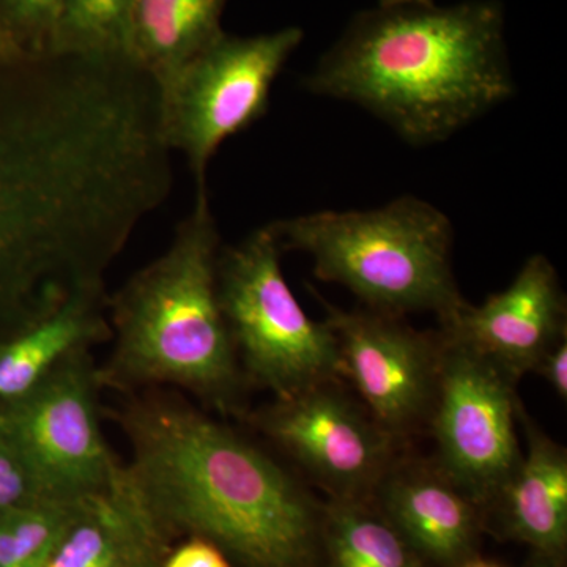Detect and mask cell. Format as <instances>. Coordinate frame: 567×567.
I'll return each mask as SVG.
<instances>
[{
    "label": "cell",
    "mask_w": 567,
    "mask_h": 567,
    "mask_svg": "<svg viewBox=\"0 0 567 567\" xmlns=\"http://www.w3.org/2000/svg\"><path fill=\"white\" fill-rule=\"evenodd\" d=\"M268 227L281 251L308 254L317 279L341 284L371 311H431L443 322L465 303L451 262L450 218L417 197L368 212L308 213Z\"/></svg>",
    "instance_id": "5b68a950"
},
{
    "label": "cell",
    "mask_w": 567,
    "mask_h": 567,
    "mask_svg": "<svg viewBox=\"0 0 567 567\" xmlns=\"http://www.w3.org/2000/svg\"><path fill=\"white\" fill-rule=\"evenodd\" d=\"M535 371L539 372L550 386L557 391L559 398L567 395V336L559 339L557 344L551 347L543 360L536 365Z\"/></svg>",
    "instance_id": "603a6c76"
},
{
    "label": "cell",
    "mask_w": 567,
    "mask_h": 567,
    "mask_svg": "<svg viewBox=\"0 0 567 567\" xmlns=\"http://www.w3.org/2000/svg\"><path fill=\"white\" fill-rule=\"evenodd\" d=\"M301 41L298 28L224 32L158 91L164 144L185 153L197 192L207 189V167L223 142L267 114L271 85Z\"/></svg>",
    "instance_id": "52a82bcc"
},
{
    "label": "cell",
    "mask_w": 567,
    "mask_h": 567,
    "mask_svg": "<svg viewBox=\"0 0 567 567\" xmlns=\"http://www.w3.org/2000/svg\"><path fill=\"white\" fill-rule=\"evenodd\" d=\"M173 182L158 87L130 59H0V347L106 290Z\"/></svg>",
    "instance_id": "6da1fadb"
},
{
    "label": "cell",
    "mask_w": 567,
    "mask_h": 567,
    "mask_svg": "<svg viewBox=\"0 0 567 567\" xmlns=\"http://www.w3.org/2000/svg\"><path fill=\"white\" fill-rule=\"evenodd\" d=\"M306 87L358 104L409 144H436L514 95L505 13L496 0H377Z\"/></svg>",
    "instance_id": "3957f363"
},
{
    "label": "cell",
    "mask_w": 567,
    "mask_h": 567,
    "mask_svg": "<svg viewBox=\"0 0 567 567\" xmlns=\"http://www.w3.org/2000/svg\"><path fill=\"white\" fill-rule=\"evenodd\" d=\"M440 336L442 360L429 417L439 446L436 466L476 506L491 505L522 458L516 379L470 347Z\"/></svg>",
    "instance_id": "9c48e42d"
},
{
    "label": "cell",
    "mask_w": 567,
    "mask_h": 567,
    "mask_svg": "<svg viewBox=\"0 0 567 567\" xmlns=\"http://www.w3.org/2000/svg\"><path fill=\"white\" fill-rule=\"evenodd\" d=\"M167 535L155 537L125 567H162L166 557Z\"/></svg>",
    "instance_id": "cb8c5ba5"
},
{
    "label": "cell",
    "mask_w": 567,
    "mask_h": 567,
    "mask_svg": "<svg viewBox=\"0 0 567 567\" xmlns=\"http://www.w3.org/2000/svg\"><path fill=\"white\" fill-rule=\"evenodd\" d=\"M218 295L248 385L286 399L344 379L336 336L327 322L309 319L293 297L270 227L221 249Z\"/></svg>",
    "instance_id": "8992f818"
},
{
    "label": "cell",
    "mask_w": 567,
    "mask_h": 567,
    "mask_svg": "<svg viewBox=\"0 0 567 567\" xmlns=\"http://www.w3.org/2000/svg\"><path fill=\"white\" fill-rule=\"evenodd\" d=\"M219 252L203 189L169 248L107 297L114 346L96 365L102 390L178 388L223 415H245L248 382L219 303Z\"/></svg>",
    "instance_id": "277c9868"
},
{
    "label": "cell",
    "mask_w": 567,
    "mask_h": 567,
    "mask_svg": "<svg viewBox=\"0 0 567 567\" xmlns=\"http://www.w3.org/2000/svg\"><path fill=\"white\" fill-rule=\"evenodd\" d=\"M374 496L380 513L421 558L454 567L472 555L477 506L436 464L395 458Z\"/></svg>",
    "instance_id": "4fadbf2b"
},
{
    "label": "cell",
    "mask_w": 567,
    "mask_h": 567,
    "mask_svg": "<svg viewBox=\"0 0 567 567\" xmlns=\"http://www.w3.org/2000/svg\"><path fill=\"white\" fill-rule=\"evenodd\" d=\"M0 59H6L3 58L2 50H0Z\"/></svg>",
    "instance_id": "4316f807"
},
{
    "label": "cell",
    "mask_w": 567,
    "mask_h": 567,
    "mask_svg": "<svg viewBox=\"0 0 567 567\" xmlns=\"http://www.w3.org/2000/svg\"><path fill=\"white\" fill-rule=\"evenodd\" d=\"M252 423L331 498L372 499L395 461L393 435L339 382L320 383L260 410Z\"/></svg>",
    "instance_id": "30bf717a"
},
{
    "label": "cell",
    "mask_w": 567,
    "mask_h": 567,
    "mask_svg": "<svg viewBox=\"0 0 567 567\" xmlns=\"http://www.w3.org/2000/svg\"><path fill=\"white\" fill-rule=\"evenodd\" d=\"M96 364L70 354L20 398L0 402V429L31 466L51 502L78 503L110 487L122 462L100 425Z\"/></svg>",
    "instance_id": "ba28073f"
},
{
    "label": "cell",
    "mask_w": 567,
    "mask_h": 567,
    "mask_svg": "<svg viewBox=\"0 0 567 567\" xmlns=\"http://www.w3.org/2000/svg\"><path fill=\"white\" fill-rule=\"evenodd\" d=\"M454 567H503L499 565H495V563L483 561V559H473L468 558L465 561L458 563L457 566Z\"/></svg>",
    "instance_id": "d4e9b609"
},
{
    "label": "cell",
    "mask_w": 567,
    "mask_h": 567,
    "mask_svg": "<svg viewBox=\"0 0 567 567\" xmlns=\"http://www.w3.org/2000/svg\"><path fill=\"white\" fill-rule=\"evenodd\" d=\"M535 567H551L548 563H540V565H536Z\"/></svg>",
    "instance_id": "484cf974"
},
{
    "label": "cell",
    "mask_w": 567,
    "mask_h": 567,
    "mask_svg": "<svg viewBox=\"0 0 567 567\" xmlns=\"http://www.w3.org/2000/svg\"><path fill=\"white\" fill-rule=\"evenodd\" d=\"M162 567H233L226 554L204 537L193 536L173 554L166 555Z\"/></svg>",
    "instance_id": "7402d4cb"
},
{
    "label": "cell",
    "mask_w": 567,
    "mask_h": 567,
    "mask_svg": "<svg viewBox=\"0 0 567 567\" xmlns=\"http://www.w3.org/2000/svg\"><path fill=\"white\" fill-rule=\"evenodd\" d=\"M324 567H423V558L371 499L331 498L323 507Z\"/></svg>",
    "instance_id": "e0dca14e"
},
{
    "label": "cell",
    "mask_w": 567,
    "mask_h": 567,
    "mask_svg": "<svg viewBox=\"0 0 567 567\" xmlns=\"http://www.w3.org/2000/svg\"><path fill=\"white\" fill-rule=\"evenodd\" d=\"M527 427L528 451L495 502L502 503L507 532L543 557L561 558L567 546V454L565 447Z\"/></svg>",
    "instance_id": "5bb4252c"
},
{
    "label": "cell",
    "mask_w": 567,
    "mask_h": 567,
    "mask_svg": "<svg viewBox=\"0 0 567 567\" xmlns=\"http://www.w3.org/2000/svg\"><path fill=\"white\" fill-rule=\"evenodd\" d=\"M327 308L342 372L363 406L395 440L429 423L439 383L442 336L420 333L398 316Z\"/></svg>",
    "instance_id": "8fae6325"
},
{
    "label": "cell",
    "mask_w": 567,
    "mask_h": 567,
    "mask_svg": "<svg viewBox=\"0 0 567 567\" xmlns=\"http://www.w3.org/2000/svg\"><path fill=\"white\" fill-rule=\"evenodd\" d=\"M106 413L167 533L204 537L241 567L322 566L323 507L262 447L163 388L126 394Z\"/></svg>",
    "instance_id": "7a4b0ae2"
},
{
    "label": "cell",
    "mask_w": 567,
    "mask_h": 567,
    "mask_svg": "<svg viewBox=\"0 0 567 567\" xmlns=\"http://www.w3.org/2000/svg\"><path fill=\"white\" fill-rule=\"evenodd\" d=\"M442 323V334L520 379L566 336V298L554 265L529 257L514 282L486 303H465Z\"/></svg>",
    "instance_id": "7c38bea8"
},
{
    "label": "cell",
    "mask_w": 567,
    "mask_h": 567,
    "mask_svg": "<svg viewBox=\"0 0 567 567\" xmlns=\"http://www.w3.org/2000/svg\"><path fill=\"white\" fill-rule=\"evenodd\" d=\"M62 0H0V50L6 59L52 55Z\"/></svg>",
    "instance_id": "ffe728a7"
},
{
    "label": "cell",
    "mask_w": 567,
    "mask_h": 567,
    "mask_svg": "<svg viewBox=\"0 0 567 567\" xmlns=\"http://www.w3.org/2000/svg\"><path fill=\"white\" fill-rule=\"evenodd\" d=\"M130 14L132 0H62L52 55L130 59Z\"/></svg>",
    "instance_id": "ac0fdd59"
},
{
    "label": "cell",
    "mask_w": 567,
    "mask_h": 567,
    "mask_svg": "<svg viewBox=\"0 0 567 567\" xmlns=\"http://www.w3.org/2000/svg\"><path fill=\"white\" fill-rule=\"evenodd\" d=\"M106 301V290L80 295L0 347V402L28 393L70 354L111 341Z\"/></svg>",
    "instance_id": "2e32d148"
},
{
    "label": "cell",
    "mask_w": 567,
    "mask_h": 567,
    "mask_svg": "<svg viewBox=\"0 0 567 567\" xmlns=\"http://www.w3.org/2000/svg\"><path fill=\"white\" fill-rule=\"evenodd\" d=\"M47 499L28 461L0 429V516L17 507Z\"/></svg>",
    "instance_id": "44dd1931"
},
{
    "label": "cell",
    "mask_w": 567,
    "mask_h": 567,
    "mask_svg": "<svg viewBox=\"0 0 567 567\" xmlns=\"http://www.w3.org/2000/svg\"><path fill=\"white\" fill-rule=\"evenodd\" d=\"M74 506L47 499L0 516V567H44Z\"/></svg>",
    "instance_id": "d6986e66"
},
{
    "label": "cell",
    "mask_w": 567,
    "mask_h": 567,
    "mask_svg": "<svg viewBox=\"0 0 567 567\" xmlns=\"http://www.w3.org/2000/svg\"><path fill=\"white\" fill-rule=\"evenodd\" d=\"M229 0H132L130 59L158 91L221 37Z\"/></svg>",
    "instance_id": "9a60e30c"
}]
</instances>
